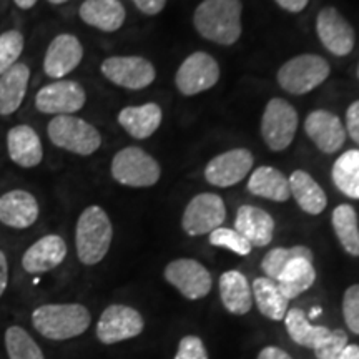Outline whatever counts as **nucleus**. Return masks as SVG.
<instances>
[{"mask_svg":"<svg viewBox=\"0 0 359 359\" xmlns=\"http://www.w3.org/2000/svg\"><path fill=\"white\" fill-rule=\"evenodd\" d=\"M257 359H293L290 353H286L285 349L278 346H266L259 351Z\"/></svg>","mask_w":359,"mask_h":359,"instance_id":"obj_43","label":"nucleus"},{"mask_svg":"<svg viewBox=\"0 0 359 359\" xmlns=\"http://www.w3.org/2000/svg\"><path fill=\"white\" fill-rule=\"evenodd\" d=\"M298 130V111L285 98H271L262 116V137L273 151L286 150Z\"/></svg>","mask_w":359,"mask_h":359,"instance_id":"obj_7","label":"nucleus"},{"mask_svg":"<svg viewBox=\"0 0 359 359\" xmlns=\"http://www.w3.org/2000/svg\"><path fill=\"white\" fill-rule=\"evenodd\" d=\"M40 217V205L30 191L15 188L0 195V223L11 230H29Z\"/></svg>","mask_w":359,"mask_h":359,"instance_id":"obj_19","label":"nucleus"},{"mask_svg":"<svg viewBox=\"0 0 359 359\" xmlns=\"http://www.w3.org/2000/svg\"><path fill=\"white\" fill-rule=\"evenodd\" d=\"M253 163V154L250 150L233 148V150L217 155L206 163L205 180L210 185L218 188L235 187L248 177Z\"/></svg>","mask_w":359,"mask_h":359,"instance_id":"obj_14","label":"nucleus"},{"mask_svg":"<svg viewBox=\"0 0 359 359\" xmlns=\"http://www.w3.org/2000/svg\"><path fill=\"white\" fill-rule=\"evenodd\" d=\"M331 223L336 238L344 251L351 257H359V222L358 213L351 205H339L333 210Z\"/></svg>","mask_w":359,"mask_h":359,"instance_id":"obj_31","label":"nucleus"},{"mask_svg":"<svg viewBox=\"0 0 359 359\" xmlns=\"http://www.w3.org/2000/svg\"><path fill=\"white\" fill-rule=\"evenodd\" d=\"M37 2L39 0H13V4H15L20 11H30V8L35 7Z\"/></svg>","mask_w":359,"mask_h":359,"instance_id":"obj_46","label":"nucleus"},{"mask_svg":"<svg viewBox=\"0 0 359 359\" xmlns=\"http://www.w3.org/2000/svg\"><path fill=\"white\" fill-rule=\"evenodd\" d=\"M111 178L130 188H148L160 182L161 167L140 147H125L111 158Z\"/></svg>","mask_w":359,"mask_h":359,"instance_id":"obj_6","label":"nucleus"},{"mask_svg":"<svg viewBox=\"0 0 359 359\" xmlns=\"http://www.w3.org/2000/svg\"><path fill=\"white\" fill-rule=\"evenodd\" d=\"M241 13V0H203L193 13V25L200 37L230 47L240 40L243 32Z\"/></svg>","mask_w":359,"mask_h":359,"instance_id":"obj_2","label":"nucleus"},{"mask_svg":"<svg viewBox=\"0 0 359 359\" xmlns=\"http://www.w3.org/2000/svg\"><path fill=\"white\" fill-rule=\"evenodd\" d=\"M304 132L323 154L333 155L346 142V128L338 115L330 110H313L304 118Z\"/></svg>","mask_w":359,"mask_h":359,"instance_id":"obj_18","label":"nucleus"},{"mask_svg":"<svg viewBox=\"0 0 359 359\" xmlns=\"http://www.w3.org/2000/svg\"><path fill=\"white\" fill-rule=\"evenodd\" d=\"M48 4H52V6H62V4H67L69 0H47Z\"/></svg>","mask_w":359,"mask_h":359,"instance_id":"obj_47","label":"nucleus"},{"mask_svg":"<svg viewBox=\"0 0 359 359\" xmlns=\"http://www.w3.org/2000/svg\"><path fill=\"white\" fill-rule=\"evenodd\" d=\"M331 178L344 196L359 200V150H348L339 155L331 170Z\"/></svg>","mask_w":359,"mask_h":359,"instance_id":"obj_32","label":"nucleus"},{"mask_svg":"<svg viewBox=\"0 0 359 359\" xmlns=\"http://www.w3.org/2000/svg\"><path fill=\"white\" fill-rule=\"evenodd\" d=\"M8 283H11V264H8L6 251L0 250V299L6 294Z\"/></svg>","mask_w":359,"mask_h":359,"instance_id":"obj_42","label":"nucleus"},{"mask_svg":"<svg viewBox=\"0 0 359 359\" xmlns=\"http://www.w3.org/2000/svg\"><path fill=\"white\" fill-rule=\"evenodd\" d=\"M358 80H359V64H358Z\"/></svg>","mask_w":359,"mask_h":359,"instance_id":"obj_48","label":"nucleus"},{"mask_svg":"<svg viewBox=\"0 0 359 359\" xmlns=\"http://www.w3.org/2000/svg\"><path fill=\"white\" fill-rule=\"evenodd\" d=\"M219 80L217 58L206 52H193L188 55L175 74V85L185 97H193L213 88Z\"/></svg>","mask_w":359,"mask_h":359,"instance_id":"obj_12","label":"nucleus"},{"mask_svg":"<svg viewBox=\"0 0 359 359\" xmlns=\"http://www.w3.org/2000/svg\"><path fill=\"white\" fill-rule=\"evenodd\" d=\"M208 241L210 245L218 246V248L230 250L233 253L240 255V257H248L251 250H253V246L250 245V241L246 240L243 235H240L235 228L219 226L215 231L210 233Z\"/></svg>","mask_w":359,"mask_h":359,"instance_id":"obj_36","label":"nucleus"},{"mask_svg":"<svg viewBox=\"0 0 359 359\" xmlns=\"http://www.w3.org/2000/svg\"><path fill=\"white\" fill-rule=\"evenodd\" d=\"M173 359H208V353L198 336L188 334L180 339L177 354Z\"/></svg>","mask_w":359,"mask_h":359,"instance_id":"obj_39","label":"nucleus"},{"mask_svg":"<svg viewBox=\"0 0 359 359\" xmlns=\"http://www.w3.org/2000/svg\"><path fill=\"white\" fill-rule=\"evenodd\" d=\"M338 359H359V346L358 344H348L339 354Z\"/></svg>","mask_w":359,"mask_h":359,"instance_id":"obj_45","label":"nucleus"},{"mask_svg":"<svg viewBox=\"0 0 359 359\" xmlns=\"http://www.w3.org/2000/svg\"><path fill=\"white\" fill-rule=\"evenodd\" d=\"M285 326L288 331L290 338L296 344L303 348H314L320 343L323 336H325L330 327L326 326H314L309 323L308 314L302 308H290L285 316Z\"/></svg>","mask_w":359,"mask_h":359,"instance_id":"obj_33","label":"nucleus"},{"mask_svg":"<svg viewBox=\"0 0 359 359\" xmlns=\"http://www.w3.org/2000/svg\"><path fill=\"white\" fill-rule=\"evenodd\" d=\"M226 219V206L217 193H200L187 205L182 228L188 236H203L217 230Z\"/></svg>","mask_w":359,"mask_h":359,"instance_id":"obj_11","label":"nucleus"},{"mask_svg":"<svg viewBox=\"0 0 359 359\" xmlns=\"http://www.w3.org/2000/svg\"><path fill=\"white\" fill-rule=\"evenodd\" d=\"M316 281V269L311 259L296 258L281 271L276 283L286 298L294 299L308 291Z\"/></svg>","mask_w":359,"mask_h":359,"instance_id":"obj_29","label":"nucleus"},{"mask_svg":"<svg viewBox=\"0 0 359 359\" xmlns=\"http://www.w3.org/2000/svg\"><path fill=\"white\" fill-rule=\"evenodd\" d=\"M253 303H257L259 313L273 321H283L290 309V299L281 293L276 281L266 276L257 278L251 285Z\"/></svg>","mask_w":359,"mask_h":359,"instance_id":"obj_28","label":"nucleus"},{"mask_svg":"<svg viewBox=\"0 0 359 359\" xmlns=\"http://www.w3.org/2000/svg\"><path fill=\"white\" fill-rule=\"evenodd\" d=\"M316 34L326 50L336 57L349 55L356 43L353 25L334 7H325L318 13Z\"/></svg>","mask_w":359,"mask_h":359,"instance_id":"obj_15","label":"nucleus"},{"mask_svg":"<svg viewBox=\"0 0 359 359\" xmlns=\"http://www.w3.org/2000/svg\"><path fill=\"white\" fill-rule=\"evenodd\" d=\"M25 37L20 30L11 29L0 34V75L19 64V58L24 52Z\"/></svg>","mask_w":359,"mask_h":359,"instance_id":"obj_35","label":"nucleus"},{"mask_svg":"<svg viewBox=\"0 0 359 359\" xmlns=\"http://www.w3.org/2000/svg\"><path fill=\"white\" fill-rule=\"evenodd\" d=\"M163 278L187 299L196 302L212 291L213 278L203 264L193 258H178L167 264Z\"/></svg>","mask_w":359,"mask_h":359,"instance_id":"obj_13","label":"nucleus"},{"mask_svg":"<svg viewBox=\"0 0 359 359\" xmlns=\"http://www.w3.org/2000/svg\"><path fill=\"white\" fill-rule=\"evenodd\" d=\"M30 325L43 339L60 343L87 333L92 313L82 303H45L32 309Z\"/></svg>","mask_w":359,"mask_h":359,"instance_id":"obj_1","label":"nucleus"},{"mask_svg":"<svg viewBox=\"0 0 359 359\" xmlns=\"http://www.w3.org/2000/svg\"><path fill=\"white\" fill-rule=\"evenodd\" d=\"M132 2L145 15H158L167 6V0H132Z\"/></svg>","mask_w":359,"mask_h":359,"instance_id":"obj_41","label":"nucleus"},{"mask_svg":"<svg viewBox=\"0 0 359 359\" xmlns=\"http://www.w3.org/2000/svg\"><path fill=\"white\" fill-rule=\"evenodd\" d=\"M290 193L299 208L308 215H320L326 210L327 196L320 183L304 170H294L290 175Z\"/></svg>","mask_w":359,"mask_h":359,"instance_id":"obj_26","label":"nucleus"},{"mask_svg":"<svg viewBox=\"0 0 359 359\" xmlns=\"http://www.w3.org/2000/svg\"><path fill=\"white\" fill-rule=\"evenodd\" d=\"M87 103L85 88L75 80H53L35 93L34 105L43 115H74Z\"/></svg>","mask_w":359,"mask_h":359,"instance_id":"obj_10","label":"nucleus"},{"mask_svg":"<svg viewBox=\"0 0 359 359\" xmlns=\"http://www.w3.org/2000/svg\"><path fill=\"white\" fill-rule=\"evenodd\" d=\"M114 241V224L109 213L98 205H90L79 215L75 224V251L85 266H95L109 255Z\"/></svg>","mask_w":359,"mask_h":359,"instance_id":"obj_3","label":"nucleus"},{"mask_svg":"<svg viewBox=\"0 0 359 359\" xmlns=\"http://www.w3.org/2000/svg\"><path fill=\"white\" fill-rule=\"evenodd\" d=\"M275 2L283 8V11L291 12V13H299L306 8L309 0H275Z\"/></svg>","mask_w":359,"mask_h":359,"instance_id":"obj_44","label":"nucleus"},{"mask_svg":"<svg viewBox=\"0 0 359 359\" xmlns=\"http://www.w3.org/2000/svg\"><path fill=\"white\" fill-rule=\"evenodd\" d=\"M102 75L116 87L127 90H143L156 79L154 64L145 57L114 55L105 58L100 65Z\"/></svg>","mask_w":359,"mask_h":359,"instance_id":"obj_9","label":"nucleus"},{"mask_svg":"<svg viewBox=\"0 0 359 359\" xmlns=\"http://www.w3.org/2000/svg\"><path fill=\"white\" fill-rule=\"evenodd\" d=\"M7 154L17 167L35 168L43 160V145L39 133L27 123L13 125L7 132Z\"/></svg>","mask_w":359,"mask_h":359,"instance_id":"obj_20","label":"nucleus"},{"mask_svg":"<svg viewBox=\"0 0 359 359\" xmlns=\"http://www.w3.org/2000/svg\"><path fill=\"white\" fill-rule=\"evenodd\" d=\"M296 258H306L313 262V251L308 248V246L298 245L291 246V248H283V246H278V248L269 250L266 255L263 257L262 262V269L264 275L269 280L276 281L280 278L281 271Z\"/></svg>","mask_w":359,"mask_h":359,"instance_id":"obj_34","label":"nucleus"},{"mask_svg":"<svg viewBox=\"0 0 359 359\" xmlns=\"http://www.w3.org/2000/svg\"><path fill=\"white\" fill-rule=\"evenodd\" d=\"M52 145L79 156L93 155L102 147V135L95 125L75 115H58L47 125Z\"/></svg>","mask_w":359,"mask_h":359,"instance_id":"obj_4","label":"nucleus"},{"mask_svg":"<svg viewBox=\"0 0 359 359\" xmlns=\"http://www.w3.org/2000/svg\"><path fill=\"white\" fill-rule=\"evenodd\" d=\"M348 344V334L343 330H330L313 351L316 359H338Z\"/></svg>","mask_w":359,"mask_h":359,"instance_id":"obj_37","label":"nucleus"},{"mask_svg":"<svg viewBox=\"0 0 359 359\" xmlns=\"http://www.w3.org/2000/svg\"><path fill=\"white\" fill-rule=\"evenodd\" d=\"M30 82V67L19 62L0 75V116L13 115L24 103Z\"/></svg>","mask_w":359,"mask_h":359,"instance_id":"obj_24","label":"nucleus"},{"mask_svg":"<svg viewBox=\"0 0 359 359\" xmlns=\"http://www.w3.org/2000/svg\"><path fill=\"white\" fill-rule=\"evenodd\" d=\"M163 120L161 107L155 102L143 103V105L125 107L116 115V122L135 140L150 138L160 128Z\"/></svg>","mask_w":359,"mask_h":359,"instance_id":"obj_21","label":"nucleus"},{"mask_svg":"<svg viewBox=\"0 0 359 359\" xmlns=\"http://www.w3.org/2000/svg\"><path fill=\"white\" fill-rule=\"evenodd\" d=\"M219 298L228 313L243 316L253 308V291L241 271L230 269L219 276Z\"/></svg>","mask_w":359,"mask_h":359,"instance_id":"obj_25","label":"nucleus"},{"mask_svg":"<svg viewBox=\"0 0 359 359\" xmlns=\"http://www.w3.org/2000/svg\"><path fill=\"white\" fill-rule=\"evenodd\" d=\"M4 351L7 359H47L32 333L17 323L4 330Z\"/></svg>","mask_w":359,"mask_h":359,"instance_id":"obj_30","label":"nucleus"},{"mask_svg":"<svg viewBox=\"0 0 359 359\" xmlns=\"http://www.w3.org/2000/svg\"><path fill=\"white\" fill-rule=\"evenodd\" d=\"M83 45L77 35L58 34L48 43L43 55V72L48 79L62 80L80 65Z\"/></svg>","mask_w":359,"mask_h":359,"instance_id":"obj_16","label":"nucleus"},{"mask_svg":"<svg viewBox=\"0 0 359 359\" xmlns=\"http://www.w3.org/2000/svg\"><path fill=\"white\" fill-rule=\"evenodd\" d=\"M343 316L349 331L359 334V285H353L344 291Z\"/></svg>","mask_w":359,"mask_h":359,"instance_id":"obj_38","label":"nucleus"},{"mask_svg":"<svg viewBox=\"0 0 359 359\" xmlns=\"http://www.w3.org/2000/svg\"><path fill=\"white\" fill-rule=\"evenodd\" d=\"M145 330V320L137 308L128 304H110L103 309L97 321L95 336L102 344L123 343L140 336Z\"/></svg>","mask_w":359,"mask_h":359,"instance_id":"obj_8","label":"nucleus"},{"mask_svg":"<svg viewBox=\"0 0 359 359\" xmlns=\"http://www.w3.org/2000/svg\"><path fill=\"white\" fill-rule=\"evenodd\" d=\"M235 230L243 235L250 245L263 248L273 240L275 233V219L264 210L253 205H241L236 212Z\"/></svg>","mask_w":359,"mask_h":359,"instance_id":"obj_22","label":"nucleus"},{"mask_svg":"<svg viewBox=\"0 0 359 359\" xmlns=\"http://www.w3.org/2000/svg\"><path fill=\"white\" fill-rule=\"evenodd\" d=\"M346 133L359 145V100L353 102L346 110Z\"/></svg>","mask_w":359,"mask_h":359,"instance_id":"obj_40","label":"nucleus"},{"mask_svg":"<svg viewBox=\"0 0 359 359\" xmlns=\"http://www.w3.org/2000/svg\"><path fill=\"white\" fill-rule=\"evenodd\" d=\"M248 191L259 198L283 203L291 198L290 182L283 172L275 167H258L248 180Z\"/></svg>","mask_w":359,"mask_h":359,"instance_id":"obj_27","label":"nucleus"},{"mask_svg":"<svg viewBox=\"0 0 359 359\" xmlns=\"http://www.w3.org/2000/svg\"><path fill=\"white\" fill-rule=\"evenodd\" d=\"M79 17L88 27L111 34L122 29L127 11L120 0H83L79 8Z\"/></svg>","mask_w":359,"mask_h":359,"instance_id":"obj_23","label":"nucleus"},{"mask_svg":"<svg viewBox=\"0 0 359 359\" xmlns=\"http://www.w3.org/2000/svg\"><path fill=\"white\" fill-rule=\"evenodd\" d=\"M67 253L69 248L64 238L52 233L39 238L22 253L20 266L27 275H43L60 266L65 262Z\"/></svg>","mask_w":359,"mask_h":359,"instance_id":"obj_17","label":"nucleus"},{"mask_svg":"<svg viewBox=\"0 0 359 359\" xmlns=\"http://www.w3.org/2000/svg\"><path fill=\"white\" fill-rule=\"evenodd\" d=\"M331 67L325 57L316 53H302L290 58L278 69V85L291 95H304L326 82Z\"/></svg>","mask_w":359,"mask_h":359,"instance_id":"obj_5","label":"nucleus"}]
</instances>
